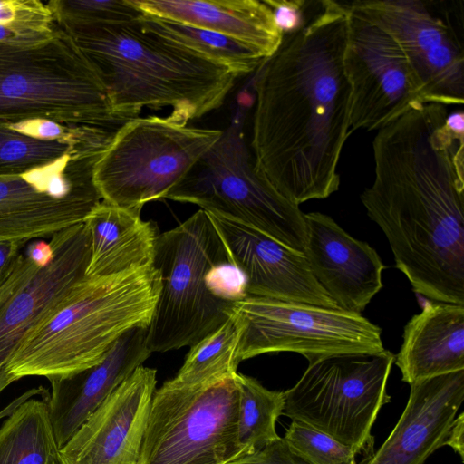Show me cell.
I'll return each instance as SVG.
<instances>
[{
    "label": "cell",
    "mask_w": 464,
    "mask_h": 464,
    "mask_svg": "<svg viewBox=\"0 0 464 464\" xmlns=\"http://www.w3.org/2000/svg\"><path fill=\"white\" fill-rule=\"evenodd\" d=\"M351 3L400 44L427 103L463 105V0H354Z\"/></svg>",
    "instance_id": "obj_12"
},
{
    "label": "cell",
    "mask_w": 464,
    "mask_h": 464,
    "mask_svg": "<svg viewBox=\"0 0 464 464\" xmlns=\"http://www.w3.org/2000/svg\"><path fill=\"white\" fill-rule=\"evenodd\" d=\"M143 14L210 30L246 44L269 58L283 34L271 8L257 0H128Z\"/></svg>",
    "instance_id": "obj_21"
},
{
    "label": "cell",
    "mask_w": 464,
    "mask_h": 464,
    "mask_svg": "<svg viewBox=\"0 0 464 464\" xmlns=\"http://www.w3.org/2000/svg\"><path fill=\"white\" fill-rule=\"evenodd\" d=\"M29 119L111 130L123 123L96 70L58 24L38 44L0 43V121Z\"/></svg>",
    "instance_id": "obj_5"
},
{
    "label": "cell",
    "mask_w": 464,
    "mask_h": 464,
    "mask_svg": "<svg viewBox=\"0 0 464 464\" xmlns=\"http://www.w3.org/2000/svg\"><path fill=\"white\" fill-rule=\"evenodd\" d=\"M156 374L141 365L121 383L60 449L62 464H138Z\"/></svg>",
    "instance_id": "obj_16"
},
{
    "label": "cell",
    "mask_w": 464,
    "mask_h": 464,
    "mask_svg": "<svg viewBox=\"0 0 464 464\" xmlns=\"http://www.w3.org/2000/svg\"><path fill=\"white\" fill-rule=\"evenodd\" d=\"M47 5L58 24H126L143 14L128 0H49Z\"/></svg>",
    "instance_id": "obj_29"
},
{
    "label": "cell",
    "mask_w": 464,
    "mask_h": 464,
    "mask_svg": "<svg viewBox=\"0 0 464 464\" xmlns=\"http://www.w3.org/2000/svg\"><path fill=\"white\" fill-rule=\"evenodd\" d=\"M50 243L53 256L49 264L37 265L23 249L0 286V394L13 382L7 364L24 338L86 278L91 241L84 222L54 233Z\"/></svg>",
    "instance_id": "obj_15"
},
{
    "label": "cell",
    "mask_w": 464,
    "mask_h": 464,
    "mask_svg": "<svg viewBox=\"0 0 464 464\" xmlns=\"http://www.w3.org/2000/svg\"><path fill=\"white\" fill-rule=\"evenodd\" d=\"M228 464H305L290 450L284 438L266 445L258 451L237 459Z\"/></svg>",
    "instance_id": "obj_33"
},
{
    "label": "cell",
    "mask_w": 464,
    "mask_h": 464,
    "mask_svg": "<svg viewBox=\"0 0 464 464\" xmlns=\"http://www.w3.org/2000/svg\"><path fill=\"white\" fill-rule=\"evenodd\" d=\"M318 5L283 34L255 85V169L298 206L339 189L337 167L350 134L351 88L343 63L346 10L343 1Z\"/></svg>",
    "instance_id": "obj_2"
},
{
    "label": "cell",
    "mask_w": 464,
    "mask_h": 464,
    "mask_svg": "<svg viewBox=\"0 0 464 464\" xmlns=\"http://www.w3.org/2000/svg\"><path fill=\"white\" fill-rule=\"evenodd\" d=\"M235 380L238 392L237 459H239L280 438L276 426L284 411L285 393L270 391L255 378L238 372Z\"/></svg>",
    "instance_id": "obj_27"
},
{
    "label": "cell",
    "mask_w": 464,
    "mask_h": 464,
    "mask_svg": "<svg viewBox=\"0 0 464 464\" xmlns=\"http://www.w3.org/2000/svg\"><path fill=\"white\" fill-rule=\"evenodd\" d=\"M273 11L276 22L282 34L297 28L304 19V1H264Z\"/></svg>",
    "instance_id": "obj_34"
},
{
    "label": "cell",
    "mask_w": 464,
    "mask_h": 464,
    "mask_svg": "<svg viewBox=\"0 0 464 464\" xmlns=\"http://www.w3.org/2000/svg\"><path fill=\"white\" fill-rule=\"evenodd\" d=\"M237 112L218 141L193 165L165 198L191 203L251 227L303 253L304 213L255 169Z\"/></svg>",
    "instance_id": "obj_7"
},
{
    "label": "cell",
    "mask_w": 464,
    "mask_h": 464,
    "mask_svg": "<svg viewBox=\"0 0 464 464\" xmlns=\"http://www.w3.org/2000/svg\"><path fill=\"white\" fill-rule=\"evenodd\" d=\"M236 374L198 390L163 385L156 389L138 464H228L235 460Z\"/></svg>",
    "instance_id": "obj_10"
},
{
    "label": "cell",
    "mask_w": 464,
    "mask_h": 464,
    "mask_svg": "<svg viewBox=\"0 0 464 464\" xmlns=\"http://www.w3.org/2000/svg\"><path fill=\"white\" fill-rule=\"evenodd\" d=\"M394 363L410 385L464 370V305L426 303L405 325Z\"/></svg>",
    "instance_id": "obj_22"
},
{
    "label": "cell",
    "mask_w": 464,
    "mask_h": 464,
    "mask_svg": "<svg viewBox=\"0 0 464 464\" xmlns=\"http://www.w3.org/2000/svg\"><path fill=\"white\" fill-rule=\"evenodd\" d=\"M243 324L239 361L280 352L309 363L331 356L383 352L382 329L362 314L247 295L234 303Z\"/></svg>",
    "instance_id": "obj_11"
},
{
    "label": "cell",
    "mask_w": 464,
    "mask_h": 464,
    "mask_svg": "<svg viewBox=\"0 0 464 464\" xmlns=\"http://www.w3.org/2000/svg\"><path fill=\"white\" fill-rule=\"evenodd\" d=\"M464 412L459 413L452 421L444 446L448 445L459 454L461 460L464 457Z\"/></svg>",
    "instance_id": "obj_37"
},
{
    "label": "cell",
    "mask_w": 464,
    "mask_h": 464,
    "mask_svg": "<svg viewBox=\"0 0 464 464\" xmlns=\"http://www.w3.org/2000/svg\"><path fill=\"white\" fill-rule=\"evenodd\" d=\"M0 25L34 44L50 38L57 27L47 2L40 0H0Z\"/></svg>",
    "instance_id": "obj_31"
},
{
    "label": "cell",
    "mask_w": 464,
    "mask_h": 464,
    "mask_svg": "<svg viewBox=\"0 0 464 464\" xmlns=\"http://www.w3.org/2000/svg\"><path fill=\"white\" fill-rule=\"evenodd\" d=\"M448 115L420 103L378 130L374 179L360 198L413 291L464 305V130Z\"/></svg>",
    "instance_id": "obj_1"
},
{
    "label": "cell",
    "mask_w": 464,
    "mask_h": 464,
    "mask_svg": "<svg viewBox=\"0 0 464 464\" xmlns=\"http://www.w3.org/2000/svg\"><path fill=\"white\" fill-rule=\"evenodd\" d=\"M138 209L123 208L102 200L84 223L89 230L91 255L86 277L97 278L152 266L160 234Z\"/></svg>",
    "instance_id": "obj_23"
},
{
    "label": "cell",
    "mask_w": 464,
    "mask_h": 464,
    "mask_svg": "<svg viewBox=\"0 0 464 464\" xmlns=\"http://www.w3.org/2000/svg\"><path fill=\"white\" fill-rule=\"evenodd\" d=\"M305 464H356V451L333 437L292 420L283 437Z\"/></svg>",
    "instance_id": "obj_30"
},
{
    "label": "cell",
    "mask_w": 464,
    "mask_h": 464,
    "mask_svg": "<svg viewBox=\"0 0 464 464\" xmlns=\"http://www.w3.org/2000/svg\"><path fill=\"white\" fill-rule=\"evenodd\" d=\"M221 134L167 117L129 120L113 132L95 163L94 185L103 201L141 210L146 203L165 198Z\"/></svg>",
    "instance_id": "obj_8"
},
{
    "label": "cell",
    "mask_w": 464,
    "mask_h": 464,
    "mask_svg": "<svg viewBox=\"0 0 464 464\" xmlns=\"http://www.w3.org/2000/svg\"><path fill=\"white\" fill-rule=\"evenodd\" d=\"M226 261L224 243L201 208L159 235L152 266L160 290L147 328L150 353L192 346L228 319L234 304L216 298L205 285L208 270Z\"/></svg>",
    "instance_id": "obj_6"
},
{
    "label": "cell",
    "mask_w": 464,
    "mask_h": 464,
    "mask_svg": "<svg viewBox=\"0 0 464 464\" xmlns=\"http://www.w3.org/2000/svg\"><path fill=\"white\" fill-rule=\"evenodd\" d=\"M243 324L233 311L214 332L190 346L184 363L163 386L198 390L234 376L240 362L239 343Z\"/></svg>",
    "instance_id": "obj_26"
},
{
    "label": "cell",
    "mask_w": 464,
    "mask_h": 464,
    "mask_svg": "<svg viewBox=\"0 0 464 464\" xmlns=\"http://www.w3.org/2000/svg\"><path fill=\"white\" fill-rule=\"evenodd\" d=\"M0 464H62L44 399L25 400L3 421Z\"/></svg>",
    "instance_id": "obj_24"
},
{
    "label": "cell",
    "mask_w": 464,
    "mask_h": 464,
    "mask_svg": "<svg viewBox=\"0 0 464 464\" xmlns=\"http://www.w3.org/2000/svg\"><path fill=\"white\" fill-rule=\"evenodd\" d=\"M108 143L100 140L41 168L0 176V242L51 237L84 222L102 200L93 169Z\"/></svg>",
    "instance_id": "obj_13"
},
{
    "label": "cell",
    "mask_w": 464,
    "mask_h": 464,
    "mask_svg": "<svg viewBox=\"0 0 464 464\" xmlns=\"http://www.w3.org/2000/svg\"><path fill=\"white\" fill-rule=\"evenodd\" d=\"M304 221L303 254L314 277L338 308L362 314L383 286L380 256L326 214L304 213Z\"/></svg>",
    "instance_id": "obj_18"
},
{
    "label": "cell",
    "mask_w": 464,
    "mask_h": 464,
    "mask_svg": "<svg viewBox=\"0 0 464 464\" xmlns=\"http://www.w3.org/2000/svg\"><path fill=\"white\" fill-rule=\"evenodd\" d=\"M160 290L153 266L86 277L26 334L7 364L11 380L68 375L99 362L135 327H148Z\"/></svg>",
    "instance_id": "obj_4"
},
{
    "label": "cell",
    "mask_w": 464,
    "mask_h": 464,
    "mask_svg": "<svg viewBox=\"0 0 464 464\" xmlns=\"http://www.w3.org/2000/svg\"><path fill=\"white\" fill-rule=\"evenodd\" d=\"M139 23L142 29L228 69L237 77L259 69L267 59L256 48L210 30L146 14L139 18Z\"/></svg>",
    "instance_id": "obj_25"
},
{
    "label": "cell",
    "mask_w": 464,
    "mask_h": 464,
    "mask_svg": "<svg viewBox=\"0 0 464 464\" xmlns=\"http://www.w3.org/2000/svg\"><path fill=\"white\" fill-rule=\"evenodd\" d=\"M26 255L37 265L46 266L53 256V246L49 242L37 238L30 240L24 247Z\"/></svg>",
    "instance_id": "obj_36"
},
{
    "label": "cell",
    "mask_w": 464,
    "mask_h": 464,
    "mask_svg": "<svg viewBox=\"0 0 464 464\" xmlns=\"http://www.w3.org/2000/svg\"><path fill=\"white\" fill-rule=\"evenodd\" d=\"M406 407L386 440L360 464H424L444 446L464 401V370L411 383Z\"/></svg>",
    "instance_id": "obj_20"
},
{
    "label": "cell",
    "mask_w": 464,
    "mask_h": 464,
    "mask_svg": "<svg viewBox=\"0 0 464 464\" xmlns=\"http://www.w3.org/2000/svg\"><path fill=\"white\" fill-rule=\"evenodd\" d=\"M113 132L97 128L76 143L44 141L21 134L0 121V176L18 175L41 168Z\"/></svg>",
    "instance_id": "obj_28"
},
{
    "label": "cell",
    "mask_w": 464,
    "mask_h": 464,
    "mask_svg": "<svg viewBox=\"0 0 464 464\" xmlns=\"http://www.w3.org/2000/svg\"><path fill=\"white\" fill-rule=\"evenodd\" d=\"M58 25L96 70L121 122L139 117L145 107H169L167 118L187 125L219 108L237 78L228 69L142 29L139 19Z\"/></svg>",
    "instance_id": "obj_3"
},
{
    "label": "cell",
    "mask_w": 464,
    "mask_h": 464,
    "mask_svg": "<svg viewBox=\"0 0 464 464\" xmlns=\"http://www.w3.org/2000/svg\"><path fill=\"white\" fill-rule=\"evenodd\" d=\"M206 212L230 262L245 273L247 295L338 308L314 277L303 253L251 227Z\"/></svg>",
    "instance_id": "obj_17"
},
{
    "label": "cell",
    "mask_w": 464,
    "mask_h": 464,
    "mask_svg": "<svg viewBox=\"0 0 464 464\" xmlns=\"http://www.w3.org/2000/svg\"><path fill=\"white\" fill-rule=\"evenodd\" d=\"M343 63L351 88L350 132L380 130L413 106L427 103L404 52L351 2Z\"/></svg>",
    "instance_id": "obj_14"
},
{
    "label": "cell",
    "mask_w": 464,
    "mask_h": 464,
    "mask_svg": "<svg viewBox=\"0 0 464 464\" xmlns=\"http://www.w3.org/2000/svg\"><path fill=\"white\" fill-rule=\"evenodd\" d=\"M147 328L135 327L121 335L92 367L53 376L45 399L59 449L105 399L150 357Z\"/></svg>",
    "instance_id": "obj_19"
},
{
    "label": "cell",
    "mask_w": 464,
    "mask_h": 464,
    "mask_svg": "<svg viewBox=\"0 0 464 464\" xmlns=\"http://www.w3.org/2000/svg\"><path fill=\"white\" fill-rule=\"evenodd\" d=\"M395 355L346 354L308 364L284 392L283 414L318 430L364 457L372 453V428L382 406L391 402L386 386Z\"/></svg>",
    "instance_id": "obj_9"
},
{
    "label": "cell",
    "mask_w": 464,
    "mask_h": 464,
    "mask_svg": "<svg viewBox=\"0 0 464 464\" xmlns=\"http://www.w3.org/2000/svg\"><path fill=\"white\" fill-rule=\"evenodd\" d=\"M26 243L24 241L0 242V286L12 274Z\"/></svg>",
    "instance_id": "obj_35"
},
{
    "label": "cell",
    "mask_w": 464,
    "mask_h": 464,
    "mask_svg": "<svg viewBox=\"0 0 464 464\" xmlns=\"http://www.w3.org/2000/svg\"><path fill=\"white\" fill-rule=\"evenodd\" d=\"M246 276L230 261L213 265L206 273L205 285L216 298L234 304L247 296Z\"/></svg>",
    "instance_id": "obj_32"
},
{
    "label": "cell",
    "mask_w": 464,
    "mask_h": 464,
    "mask_svg": "<svg viewBox=\"0 0 464 464\" xmlns=\"http://www.w3.org/2000/svg\"><path fill=\"white\" fill-rule=\"evenodd\" d=\"M48 394V390L43 386L32 388L25 391L23 394L19 395L12 401H10L5 408L0 411V420L5 419L14 410L23 403L25 400L33 397L45 398Z\"/></svg>",
    "instance_id": "obj_38"
}]
</instances>
